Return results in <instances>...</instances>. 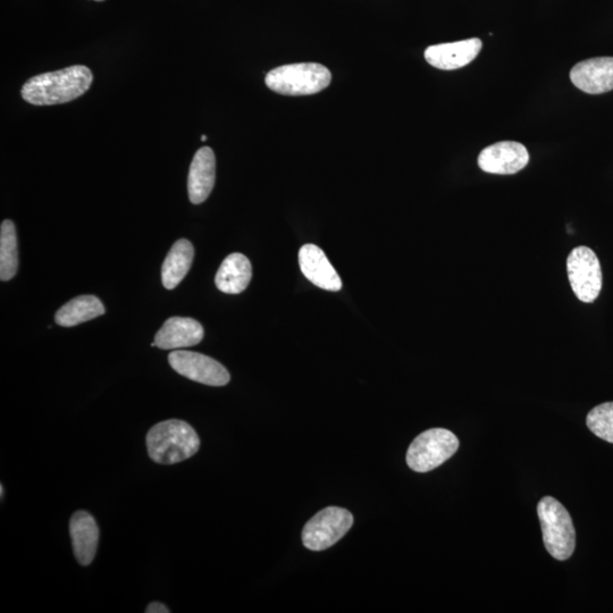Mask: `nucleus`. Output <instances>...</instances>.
I'll list each match as a JSON object with an SVG mask.
<instances>
[{"mask_svg": "<svg viewBox=\"0 0 613 613\" xmlns=\"http://www.w3.org/2000/svg\"><path fill=\"white\" fill-rule=\"evenodd\" d=\"M94 75L87 66L36 75L24 83L21 94L25 102L35 106H54L72 102L89 90Z\"/></svg>", "mask_w": 613, "mask_h": 613, "instance_id": "nucleus-1", "label": "nucleus"}, {"mask_svg": "<svg viewBox=\"0 0 613 613\" xmlns=\"http://www.w3.org/2000/svg\"><path fill=\"white\" fill-rule=\"evenodd\" d=\"M200 439L193 427L180 419H170L150 428L147 449L151 460L159 465H175L195 456Z\"/></svg>", "mask_w": 613, "mask_h": 613, "instance_id": "nucleus-2", "label": "nucleus"}, {"mask_svg": "<svg viewBox=\"0 0 613 613\" xmlns=\"http://www.w3.org/2000/svg\"><path fill=\"white\" fill-rule=\"evenodd\" d=\"M332 74L317 63H300L276 67L267 74L266 86L285 96L315 95L330 86Z\"/></svg>", "mask_w": 613, "mask_h": 613, "instance_id": "nucleus-3", "label": "nucleus"}, {"mask_svg": "<svg viewBox=\"0 0 613 613\" xmlns=\"http://www.w3.org/2000/svg\"><path fill=\"white\" fill-rule=\"evenodd\" d=\"M545 548L554 559L567 560L575 551L576 532L567 509L551 497H545L537 505Z\"/></svg>", "mask_w": 613, "mask_h": 613, "instance_id": "nucleus-4", "label": "nucleus"}, {"mask_svg": "<svg viewBox=\"0 0 613 613\" xmlns=\"http://www.w3.org/2000/svg\"><path fill=\"white\" fill-rule=\"evenodd\" d=\"M459 449V440L445 428H432L418 435L407 452V464L417 473L440 467Z\"/></svg>", "mask_w": 613, "mask_h": 613, "instance_id": "nucleus-5", "label": "nucleus"}, {"mask_svg": "<svg viewBox=\"0 0 613 613\" xmlns=\"http://www.w3.org/2000/svg\"><path fill=\"white\" fill-rule=\"evenodd\" d=\"M354 525V516L346 509L338 507L319 511L305 525L302 542L312 551H324L338 543Z\"/></svg>", "mask_w": 613, "mask_h": 613, "instance_id": "nucleus-6", "label": "nucleus"}, {"mask_svg": "<svg viewBox=\"0 0 613 613\" xmlns=\"http://www.w3.org/2000/svg\"><path fill=\"white\" fill-rule=\"evenodd\" d=\"M567 273L576 297L591 304L602 289V271L599 258L587 247H577L567 259Z\"/></svg>", "mask_w": 613, "mask_h": 613, "instance_id": "nucleus-7", "label": "nucleus"}, {"mask_svg": "<svg viewBox=\"0 0 613 613\" xmlns=\"http://www.w3.org/2000/svg\"><path fill=\"white\" fill-rule=\"evenodd\" d=\"M169 363L174 371L187 379L209 386H224L231 380L230 373L217 360L198 352L176 350Z\"/></svg>", "mask_w": 613, "mask_h": 613, "instance_id": "nucleus-8", "label": "nucleus"}, {"mask_svg": "<svg viewBox=\"0 0 613 613\" xmlns=\"http://www.w3.org/2000/svg\"><path fill=\"white\" fill-rule=\"evenodd\" d=\"M529 155L526 147L515 141H502L485 148L478 156V166L490 174L512 175L527 166Z\"/></svg>", "mask_w": 613, "mask_h": 613, "instance_id": "nucleus-9", "label": "nucleus"}, {"mask_svg": "<svg viewBox=\"0 0 613 613\" xmlns=\"http://www.w3.org/2000/svg\"><path fill=\"white\" fill-rule=\"evenodd\" d=\"M570 80L586 94H606L613 90V57H596L578 63L571 69Z\"/></svg>", "mask_w": 613, "mask_h": 613, "instance_id": "nucleus-10", "label": "nucleus"}, {"mask_svg": "<svg viewBox=\"0 0 613 613\" xmlns=\"http://www.w3.org/2000/svg\"><path fill=\"white\" fill-rule=\"evenodd\" d=\"M482 46L481 39L477 38L435 45L425 50V60L439 70L463 69L481 53Z\"/></svg>", "mask_w": 613, "mask_h": 613, "instance_id": "nucleus-11", "label": "nucleus"}, {"mask_svg": "<svg viewBox=\"0 0 613 613\" xmlns=\"http://www.w3.org/2000/svg\"><path fill=\"white\" fill-rule=\"evenodd\" d=\"M299 265L302 274L316 287L332 292L342 289L339 274L321 248L315 245L302 247L299 251Z\"/></svg>", "mask_w": 613, "mask_h": 613, "instance_id": "nucleus-12", "label": "nucleus"}, {"mask_svg": "<svg viewBox=\"0 0 613 613\" xmlns=\"http://www.w3.org/2000/svg\"><path fill=\"white\" fill-rule=\"evenodd\" d=\"M204 335V327L196 319L172 317L157 332L154 342L159 349L175 350L197 346Z\"/></svg>", "mask_w": 613, "mask_h": 613, "instance_id": "nucleus-13", "label": "nucleus"}, {"mask_svg": "<svg viewBox=\"0 0 613 613\" xmlns=\"http://www.w3.org/2000/svg\"><path fill=\"white\" fill-rule=\"evenodd\" d=\"M216 159L209 147L200 148L190 165L188 178L189 198L192 204H203L215 186Z\"/></svg>", "mask_w": 613, "mask_h": 613, "instance_id": "nucleus-14", "label": "nucleus"}, {"mask_svg": "<svg viewBox=\"0 0 613 613\" xmlns=\"http://www.w3.org/2000/svg\"><path fill=\"white\" fill-rule=\"evenodd\" d=\"M70 534L75 559L81 566L94 561L98 548L99 528L87 511H77L71 518Z\"/></svg>", "mask_w": 613, "mask_h": 613, "instance_id": "nucleus-15", "label": "nucleus"}, {"mask_svg": "<svg viewBox=\"0 0 613 613\" xmlns=\"http://www.w3.org/2000/svg\"><path fill=\"white\" fill-rule=\"evenodd\" d=\"M253 277V267L242 254H231L224 259L215 277L218 290L228 295H239L245 291Z\"/></svg>", "mask_w": 613, "mask_h": 613, "instance_id": "nucleus-16", "label": "nucleus"}, {"mask_svg": "<svg viewBox=\"0 0 613 613\" xmlns=\"http://www.w3.org/2000/svg\"><path fill=\"white\" fill-rule=\"evenodd\" d=\"M195 249L186 239L176 241L167 254L162 267V281L167 290H173L190 271Z\"/></svg>", "mask_w": 613, "mask_h": 613, "instance_id": "nucleus-17", "label": "nucleus"}, {"mask_svg": "<svg viewBox=\"0 0 613 613\" xmlns=\"http://www.w3.org/2000/svg\"><path fill=\"white\" fill-rule=\"evenodd\" d=\"M106 313L103 302L95 296H80L67 302L55 316V321L63 327H73L86 323Z\"/></svg>", "mask_w": 613, "mask_h": 613, "instance_id": "nucleus-18", "label": "nucleus"}, {"mask_svg": "<svg viewBox=\"0 0 613 613\" xmlns=\"http://www.w3.org/2000/svg\"><path fill=\"white\" fill-rule=\"evenodd\" d=\"M18 237L12 221H4L0 228V280L10 281L18 273Z\"/></svg>", "mask_w": 613, "mask_h": 613, "instance_id": "nucleus-19", "label": "nucleus"}, {"mask_svg": "<svg viewBox=\"0 0 613 613\" xmlns=\"http://www.w3.org/2000/svg\"><path fill=\"white\" fill-rule=\"evenodd\" d=\"M587 427L598 438L613 443V402L602 403L590 411Z\"/></svg>", "mask_w": 613, "mask_h": 613, "instance_id": "nucleus-20", "label": "nucleus"}, {"mask_svg": "<svg viewBox=\"0 0 613 613\" xmlns=\"http://www.w3.org/2000/svg\"><path fill=\"white\" fill-rule=\"evenodd\" d=\"M147 613H170L171 610L165 606L163 603L153 602L150 603L146 609Z\"/></svg>", "mask_w": 613, "mask_h": 613, "instance_id": "nucleus-21", "label": "nucleus"}, {"mask_svg": "<svg viewBox=\"0 0 613 613\" xmlns=\"http://www.w3.org/2000/svg\"><path fill=\"white\" fill-rule=\"evenodd\" d=\"M4 486H0V494H2V499L4 498Z\"/></svg>", "mask_w": 613, "mask_h": 613, "instance_id": "nucleus-22", "label": "nucleus"}, {"mask_svg": "<svg viewBox=\"0 0 613 613\" xmlns=\"http://www.w3.org/2000/svg\"><path fill=\"white\" fill-rule=\"evenodd\" d=\"M207 140V136H201V141H206Z\"/></svg>", "mask_w": 613, "mask_h": 613, "instance_id": "nucleus-23", "label": "nucleus"}, {"mask_svg": "<svg viewBox=\"0 0 613 613\" xmlns=\"http://www.w3.org/2000/svg\"><path fill=\"white\" fill-rule=\"evenodd\" d=\"M96 2H103V0H96Z\"/></svg>", "mask_w": 613, "mask_h": 613, "instance_id": "nucleus-24", "label": "nucleus"}]
</instances>
